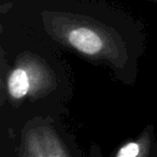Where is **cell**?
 I'll return each instance as SVG.
<instances>
[{"label":"cell","mask_w":157,"mask_h":157,"mask_svg":"<svg viewBox=\"0 0 157 157\" xmlns=\"http://www.w3.org/2000/svg\"><path fill=\"white\" fill-rule=\"evenodd\" d=\"M21 136L28 140L42 157H74L60 130L48 117L31 118Z\"/></svg>","instance_id":"3957f363"},{"label":"cell","mask_w":157,"mask_h":157,"mask_svg":"<svg viewBox=\"0 0 157 157\" xmlns=\"http://www.w3.org/2000/svg\"><path fill=\"white\" fill-rule=\"evenodd\" d=\"M46 35L71 52L107 65L121 76L129 66V52L115 28L96 18L65 11L41 12Z\"/></svg>","instance_id":"6da1fadb"},{"label":"cell","mask_w":157,"mask_h":157,"mask_svg":"<svg viewBox=\"0 0 157 157\" xmlns=\"http://www.w3.org/2000/svg\"><path fill=\"white\" fill-rule=\"evenodd\" d=\"M58 82L52 67L30 51L21 53L10 66L3 81V92L12 105L37 100L56 90Z\"/></svg>","instance_id":"7a4b0ae2"},{"label":"cell","mask_w":157,"mask_h":157,"mask_svg":"<svg viewBox=\"0 0 157 157\" xmlns=\"http://www.w3.org/2000/svg\"><path fill=\"white\" fill-rule=\"evenodd\" d=\"M147 1H151V2H155V3H157V0H147Z\"/></svg>","instance_id":"8992f818"},{"label":"cell","mask_w":157,"mask_h":157,"mask_svg":"<svg viewBox=\"0 0 157 157\" xmlns=\"http://www.w3.org/2000/svg\"><path fill=\"white\" fill-rule=\"evenodd\" d=\"M90 157H102L98 150L90 151ZM108 157H157V132L153 124L145 126L135 138L125 141Z\"/></svg>","instance_id":"277c9868"},{"label":"cell","mask_w":157,"mask_h":157,"mask_svg":"<svg viewBox=\"0 0 157 157\" xmlns=\"http://www.w3.org/2000/svg\"><path fill=\"white\" fill-rule=\"evenodd\" d=\"M18 155H20V157H42L39 154V152L33 147V144L27 139H25L24 137H22V136H21V144L20 148H18Z\"/></svg>","instance_id":"5b68a950"}]
</instances>
